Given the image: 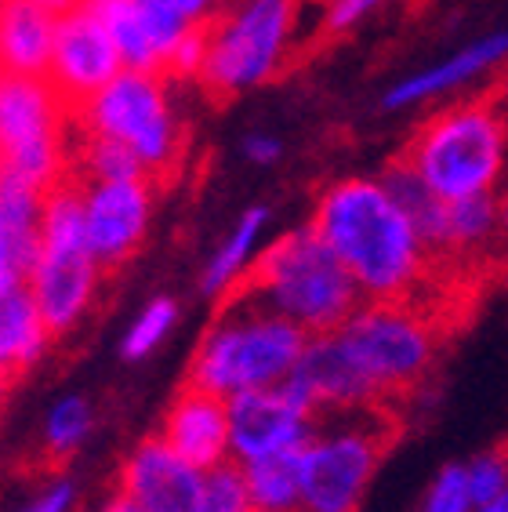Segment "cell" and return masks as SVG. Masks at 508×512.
<instances>
[{"instance_id": "cell-1", "label": "cell", "mask_w": 508, "mask_h": 512, "mask_svg": "<svg viewBox=\"0 0 508 512\" xmlns=\"http://www.w3.org/2000/svg\"><path fill=\"white\" fill-rule=\"evenodd\" d=\"M309 226L342 258L363 298H418L436 284V258L385 178L349 175L320 189Z\"/></svg>"}, {"instance_id": "cell-32", "label": "cell", "mask_w": 508, "mask_h": 512, "mask_svg": "<svg viewBox=\"0 0 508 512\" xmlns=\"http://www.w3.org/2000/svg\"><path fill=\"white\" fill-rule=\"evenodd\" d=\"M15 512H77V487L66 476H51L30 502Z\"/></svg>"}, {"instance_id": "cell-6", "label": "cell", "mask_w": 508, "mask_h": 512, "mask_svg": "<svg viewBox=\"0 0 508 512\" xmlns=\"http://www.w3.org/2000/svg\"><path fill=\"white\" fill-rule=\"evenodd\" d=\"M403 429V411L392 404L316 414V433L302 451V512H360L367 483Z\"/></svg>"}, {"instance_id": "cell-37", "label": "cell", "mask_w": 508, "mask_h": 512, "mask_svg": "<svg viewBox=\"0 0 508 512\" xmlns=\"http://www.w3.org/2000/svg\"><path fill=\"white\" fill-rule=\"evenodd\" d=\"M11 382H15V378H11V375H8V367L0 364V404H4V396H8Z\"/></svg>"}, {"instance_id": "cell-16", "label": "cell", "mask_w": 508, "mask_h": 512, "mask_svg": "<svg viewBox=\"0 0 508 512\" xmlns=\"http://www.w3.org/2000/svg\"><path fill=\"white\" fill-rule=\"evenodd\" d=\"M287 385L316 414L345 411V407H363V404H385L338 331L309 338L302 360L291 371Z\"/></svg>"}, {"instance_id": "cell-10", "label": "cell", "mask_w": 508, "mask_h": 512, "mask_svg": "<svg viewBox=\"0 0 508 512\" xmlns=\"http://www.w3.org/2000/svg\"><path fill=\"white\" fill-rule=\"evenodd\" d=\"M73 160V106L51 77L0 73V171L44 193L62 186Z\"/></svg>"}, {"instance_id": "cell-34", "label": "cell", "mask_w": 508, "mask_h": 512, "mask_svg": "<svg viewBox=\"0 0 508 512\" xmlns=\"http://www.w3.org/2000/svg\"><path fill=\"white\" fill-rule=\"evenodd\" d=\"M178 4L193 22H211L225 8V0H178Z\"/></svg>"}, {"instance_id": "cell-19", "label": "cell", "mask_w": 508, "mask_h": 512, "mask_svg": "<svg viewBox=\"0 0 508 512\" xmlns=\"http://www.w3.org/2000/svg\"><path fill=\"white\" fill-rule=\"evenodd\" d=\"M59 11L44 0H0V73L48 77Z\"/></svg>"}, {"instance_id": "cell-35", "label": "cell", "mask_w": 508, "mask_h": 512, "mask_svg": "<svg viewBox=\"0 0 508 512\" xmlns=\"http://www.w3.org/2000/svg\"><path fill=\"white\" fill-rule=\"evenodd\" d=\"M95 512H142V509H138V505L131 502V498H127L124 491H117V494H113V498H106V502L98 505Z\"/></svg>"}, {"instance_id": "cell-36", "label": "cell", "mask_w": 508, "mask_h": 512, "mask_svg": "<svg viewBox=\"0 0 508 512\" xmlns=\"http://www.w3.org/2000/svg\"><path fill=\"white\" fill-rule=\"evenodd\" d=\"M479 512H508V491H505V494H498L494 502L479 505Z\"/></svg>"}, {"instance_id": "cell-27", "label": "cell", "mask_w": 508, "mask_h": 512, "mask_svg": "<svg viewBox=\"0 0 508 512\" xmlns=\"http://www.w3.org/2000/svg\"><path fill=\"white\" fill-rule=\"evenodd\" d=\"M138 15H142V26L149 33V44L157 51V62H160V73L167 69V59L175 55V48L182 44L193 26H204V22H193L182 11L178 0H135Z\"/></svg>"}, {"instance_id": "cell-17", "label": "cell", "mask_w": 508, "mask_h": 512, "mask_svg": "<svg viewBox=\"0 0 508 512\" xmlns=\"http://www.w3.org/2000/svg\"><path fill=\"white\" fill-rule=\"evenodd\" d=\"M186 462L211 469V465L233 458V436H229V400L204 385L186 382L164 411L160 433Z\"/></svg>"}, {"instance_id": "cell-24", "label": "cell", "mask_w": 508, "mask_h": 512, "mask_svg": "<svg viewBox=\"0 0 508 512\" xmlns=\"http://www.w3.org/2000/svg\"><path fill=\"white\" fill-rule=\"evenodd\" d=\"M95 429V407L84 396H62L59 404H51L40 425V451L48 462H66L69 454H77L88 444Z\"/></svg>"}, {"instance_id": "cell-7", "label": "cell", "mask_w": 508, "mask_h": 512, "mask_svg": "<svg viewBox=\"0 0 508 512\" xmlns=\"http://www.w3.org/2000/svg\"><path fill=\"white\" fill-rule=\"evenodd\" d=\"M302 40L298 0H225L207 22V59L200 88L211 99H236L276 80Z\"/></svg>"}, {"instance_id": "cell-11", "label": "cell", "mask_w": 508, "mask_h": 512, "mask_svg": "<svg viewBox=\"0 0 508 512\" xmlns=\"http://www.w3.org/2000/svg\"><path fill=\"white\" fill-rule=\"evenodd\" d=\"M153 193H157V182L146 175L80 182L88 244L106 273L131 262L142 247L153 222Z\"/></svg>"}, {"instance_id": "cell-3", "label": "cell", "mask_w": 508, "mask_h": 512, "mask_svg": "<svg viewBox=\"0 0 508 512\" xmlns=\"http://www.w3.org/2000/svg\"><path fill=\"white\" fill-rule=\"evenodd\" d=\"M461 316L432 298H367L338 327L356 364L367 371L385 404L403 407L418 400Z\"/></svg>"}, {"instance_id": "cell-40", "label": "cell", "mask_w": 508, "mask_h": 512, "mask_svg": "<svg viewBox=\"0 0 508 512\" xmlns=\"http://www.w3.org/2000/svg\"><path fill=\"white\" fill-rule=\"evenodd\" d=\"M501 447H505V451H508V440H505V444H501Z\"/></svg>"}, {"instance_id": "cell-18", "label": "cell", "mask_w": 508, "mask_h": 512, "mask_svg": "<svg viewBox=\"0 0 508 512\" xmlns=\"http://www.w3.org/2000/svg\"><path fill=\"white\" fill-rule=\"evenodd\" d=\"M44 189L26 178L0 171V291L26 284L40 247Z\"/></svg>"}, {"instance_id": "cell-14", "label": "cell", "mask_w": 508, "mask_h": 512, "mask_svg": "<svg viewBox=\"0 0 508 512\" xmlns=\"http://www.w3.org/2000/svg\"><path fill=\"white\" fill-rule=\"evenodd\" d=\"M508 66V30H494L487 37H476L472 44L458 48L447 59H436L429 66L414 69L385 91L381 106L392 113L421 106H440L447 99H458V91L483 88L490 77H501Z\"/></svg>"}, {"instance_id": "cell-21", "label": "cell", "mask_w": 508, "mask_h": 512, "mask_svg": "<svg viewBox=\"0 0 508 512\" xmlns=\"http://www.w3.org/2000/svg\"><path fill=\"white\" fill-rule=\"evenodd\" d=\"M381 178L389 182V189L396 193L403 211L411 215L414 229L421 233V240H425V247L432 251V258H436L440 266H458V262L450 258V200H443L440 193H432L400 157L392 160Z\"/></svg>"}, {"instance_id": "cell-20", "label": "cell", "mask_w": 508, "mask_h": 512, "mask_svg": "<svg viewBox=\"0 0 508 512\" xmlns=\"http://www.w3.org/2000/svg\"><path fill=\"white\" fill-rule=\"evenodd\" d=\"M55 331L40 313L30 284H15L0 291V364L8 367L11 378H22L26 371L48 356Z\"/></svg>"}, {"instance_id": "cell-33", "label": "cell", "mask_w": 508, "mask_h": 512, "mask_svg": "<svg viewBox=\"0 0 508 512\" xmlns=\"http://www.w3.org/2000/svg\"><path fill=\"white\" fill-rule=\"evenodd\" d=\"M244 157L251 164H258V168H269V164L284 157V142L269 135V131H251V135H244Z\"/></svg>"}, {"instance_id": "cell-13", "label": "cell", "mask_w": 508, "mask_h": 512, "mask_svg": "<svg viewBox=\"0 0 508 512\" xmlns=\"http://www.w3.org/2000/svg\"><path fill=\"white\" fill-rule=\"evenodd\" d=\"M313 433L316 411L287 382L229 396V436L236 462L302 447Z\"/></svg>"}, {"instance_id": "cell-31", "label": "cell", "mask_w": 508, "mask_h": 512, "mask_svg": "<svg viewBox=\"0 0 508 512\" xmlns=\"http://www.w3.org/2000/svg\"><path fill=\"white\" fill-rule=\"evenodd\" d=\"M469 483H472V498L476 505L494 502L498 494L508 491V451L498 447L490 454H479L476 462L469 465Z\"/></svg>"}, {"instance_id": "cell-26", "label": "cell", "mask_w": 508, "mask_h": 512, "mask_svg": "<svg viewBox=\"0 0 508 512\" xmlns=\"http://www.w3.org/2000/svg\"><path fill=\"white\" fill-rule=\"evenodd\" d=\"M178 324V302L175 298H153L138 309V316L131 320V327L124 331V342H120V353L124 360H146L149 353H157L164 338L175 331Z\"/></svg>"}, {"instance_id": "cell-28", "label": "cell", "mask_w": 508, "mask_h": 512, "mask_svg": "<svg viewBox=\"0 0 508 512\" xmlns=\"http://www.w3.org/2000/svg\"><path fill=\"white\" fill-rule=\"evenodd\" d=\"M204 512H258L244 462L225 458L204 469Z\"/></svg>"}, {"instance_id": "cell-12", "label": "cell", "mask_w": 508, "mask_h": 512, "mask_svg": "<svg viewBox=\"0 0 508 512\" xmlns=\"http://www.w3.org/2000/svg\"><path fill=\"white\" fill-rule=\"evenodd\" d=\"M120 69H127L120 55L117 37L109 33L88 0H80L77 8L59 15V30H55V51H51V84L62 91V99L77 113L91 95L106 88Z\"/></svg>"}, {"instance_id": "cell-29", "label": "cell", "mask_w": 508, "mask_h": 512, "mask_svg": "<svg viewBox=\"0 0 508 512\" xmlns=\"http://www.w3.org/2000/svg\"><path fill=\"white\" fill-rule=\"evenodd\" d=\"M389 0H320L316 11V33L320 37H345L356 26L371 19L374 11H381Z\"/></svg>"}, {"instance_id": "cell-4", "label": "cell", "mask_w": 508, "mask_h": 512, "mask_svg": "<svg viewBox=\"0 0 508 512\" xmlns=\"http://www.w3.org/2000/svg\"><path fill=\"white\" fill-rule=\"evenodd\" d=\"M309 331L262 306L258 298L233 291L218 302V313L189 360L186 382L204 385L218 396L265 389L291 378L302 360Z\"/></svg>"}, {"instance_id": "cell-23", "label": "cell", "mask_w": 508, "mask_h": 512, "mask_svg": "<svg viewBox=\"0 0 508 512\" xmlns=\"http://www.w3.org/2000/svg\"><path fill=\"white\" fill-rule=\"evenodd\" d=\"M302 447L244 462L258 512H302Z\"/></svg>"}, {"instance_id": "cell-15", "label": "cell", "mask_w": 508, "mask_h": 512, "mask_svg": "<svg viewBox=\"0 0 508 512\" xmlns=\"http://www.w3.org/2000/svg\"><path fill=\"white\" fill-rule=\"evenodd\" d=\"M142 512H204V469L164 436H149L120 465V487Z\"/></svg>"}, {"instance_id": "cell-38", "label": "cell", "mask_w": 508, "mask_h": 512, "mask_svg": "<svg viewBox=\"0 0 508 512\" xmlns=\"http://www.w3.org/2000/svg\"><path fill=\"white\" fill-rule=\"evenodd\" d=\"M44 4H48V8H55L62 15V11H69V8H77L80 0H44Z\"/></svg>"}, {"instance_id": "cell-30", "label": "cell", "mask_w": 508, "mask_h": 512, "mask_svg": "<svg viewBox=\"0 0 508 512\" xmlns=\"http://www.w3.org/2000/svg\"><path fill=\"white\" fill-rule=\"evenodd\" d=\"M472 483H469V469L461 465H450L436 476L429 498H425V512H469L472 509Z\"/></svg>"}, {"instance_id": "cell-25", "label": "cell", "mask_w": 508, "mask_h": 512, "mask_svg": "<svg viewBox=\"0 0 508 512\" xmlns=\"http://www.w3.org/2000/svg\"><path fill=\"white\" fill-rule=\"evenodd\" d=\"M91 8L102 15V22L109 26V33L117 37L120 55L131 69H157V51L149 44V33L142 26V15H138L135 0H88Z\"/></svg>"}, {"instance_id": "cell-2", "label": "cell", "mask_w": 508, "mask_h": 512, "mask_svg": "<svg viewBox=\"0 0 508 512\" xmlns=\"http://www.w3.org/2000/svg\"><path fill=\"white\" fill-rule=\"evenodd\" d=\"M396 157L443 200L501 193L508 178V106L498 88H479L432 109Z\"/></svg>"}, {"instance_id": "cell-9", "label": "cell", "mask_w": 508, "mask_h": 512, "mask_svg": "<svg viewBox=\"0 0 508 512\" xmlns=\"http://www.w3.org/2000/svg\"><path fill=\"white\" fill-rule=\"evenodd\" d=\"M102 262L95 258L84 229V200H80V182L66 178L44 197L40 211V247L33 258L30 284L40 313L51 324L55 338L69 335L73 327L84 324V316L95 306L102 291Z\"/></svg>"}, {"instance_id": "cell-39", "label": "cell", "mask_w": 508, "mask_h": 512, "mask_svg": "<svg viewBox=\"0 0 508 512\" xmlns=\"http://www.w3.org/2000/svg\"><path fill=\"white\" fill-rule=\"evenodd\" d=\"M494 88H498V95L505 99V106H508V66L501 69V77H498V84H494Z\"/></svg>"}, {"instance_id": "cell-22", "label": "cell", "mask_w": 508, "mask_h": 512, "mask_svg": "<svg viewBox=\"0 0 508 512\" xmlns=\"http://www.w3.org/2000/svg\"><path fill=\"white\" fill-rule=\"evenodd\" d=\"M269 226V207H247L244 215L236 218V226L229 229V237L218 244V251L207 258V269L200 276V287H204L207 298L233 295L236 287L244 284V276L251 273L254 258L262 251V233Z\"/></svg>"}, {"instance_id": "cell-5", "label": "cell", "mask_w": 508, "mask_h": 512, "mask_svg": "<svg viewBox=\"0 0 508 512\" xmlns=\"http://www.w3.org/2000/svg\"><path fill=\"white\" fill-rule=\"evenodd\" d=\"M236 291L258 298L309 335L338 331L367 302L342 258L323 244L313 226L291 229L262 247Z\"/></svg>"}, {"instance_id": "cell-8", "label": "cell", "mask_w": 508, "mask_h": 512, "mask_svg": "<svg viewBox=\"0 0 508 512\" xmlns=\"http://www.w3.org/2000/svg\"><path fill=\"white\" fill-rule=\"evenodd\" d=\"M73 124L131 149L153 182H167L186 157V124L171 99V77L157 69H120L73 113Z\"/></svg>"}]
</instances>
